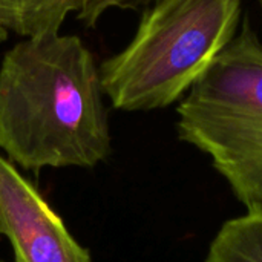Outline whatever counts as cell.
Here are the masks:
<instances>
[{
  "label": "cell",
  "instance_id": "obj_9",
  "mask_svg": "<svg viewBox=\"0 0 262 262\" xmlns=\"http://www.w3.org/2000/svg\"><path fill=\"white\" fill-rule=\"evenodd\" d=\"M259 2V8H261V17H262V0H258Z\"/></svg>",
  "mask_w": 262,
  "mask_h": 262
},
{
  "label": "cell",
  "instance_id": "obj_8",
  "mask_svg": "<svg viewBox=\"0 0 262 262\" xmlns=\"http://www.w3.org/2000/svg\"><path fill=\"white\" fill-rule=\"evenodd\" d=\"M6 35H8V31L5 29V26L0 23V40H5L6 38Z\"/></svg>",
  "mask_w": 262,
  "mask_h": 262
},
{
  "label": "cell",
  "instance_id": "obj_4",
  "mask_svg": "<svg viewBox=\"0 0 262 262\" xmlns=\"http://www.w3.org/2000/svg\"><path fill=\"white\" fill-rule=\"evenodd\" d=\"M0 235L11 243L15 262H92L35 186L2 155Z\"/></svg>",
  "mask_w": 262,
  "mask_h": 262
},
{
  "label": "cell",
  "instance_id": "obj_2",
  "mask_svg": "<svg viewBox=\"0 0 262 262\" xmlns=\"http://www.w3.org/2000/svg\"><path fill=\"white\" fill-rule=\"evenodd\" d=\"M241 0H155L129 45L100 66L104 95L120 111L180 100L239 29Z\"/></svg>",
  "mask_w": 262,
  "mask_h": 262
},
{
  "label": "cell",
  "instance_id": "obj_6",
  "mask_svg": "<svg viewBox=\"0 0 262 262\" xmlns=\"http://www.w3.org/2000/svg\"><path fill=\"white\" fill-rule=\"evenodd\" d=\"M204 262H262V216L247 213L224 223Z\"/></svg>",
  "mask_w": 262,
  "mask_h": 262
},
{
  "label": "cell",
  "instance_id": "obj_7",
  "mask_svg": "<svg viewBox=\"0 0 262 262\" xmlns=\"http://www.w3.org/2000/svg\"><path fill=\"white\" fill-rule=\"evenodd\" d=\"M155 0H83L81 9L77 12V17L83 25L94 26L98 18L109 9H138L143 6H149Z\"/></svg>",
  "mask_w": 262,
  "mask_h": 262
},
{
  "label": "cell",
  "instance_id": "obj_3",
  "mask_svg": "<svg viewBox=\"0 0 262 262\" xmlns=\"http://www.w3.org/2000/svg\"><path fill=\"white\" fill-rule=\"evenodd\" d=\"M177 114L180 138L212 160L247 213L262 216V43L247 18Z\"/></svg>",
  "mask_w": 262,
  "mask_h": 262
},
{
  "label": "cell",
  "instance_id": "obj_1",
  "mask_svg": "<svg viewBox=\"0 0 262 262\" xmlns=\"http://www.w3.org/2000/svg\"><path fill=\"white\" fill-rule=\"evenodd\" d=\"M0 149L26 170L92 169L112 137L100 68L75 35L26 37L0 64Z\"/></svg>",
  "mask_w": 262,
  "mask_h": 262
},
{
  "label": "cell",
  "instance_id": "obj_10",
  "mask_svg": "<svg viewBox=\"0 0 262 262\" xmlns=\"http://www.w3.org/2000/svg\"><path fill=\"white\" fill-rule=\"evenodd\" d=\"M2 262H5V261H2Z\"/></svg>",
  "mask_w": 262,
  "mask_h": 262
},
{
  "label": "cell",
  "instance_id": "obj_5",
  "mask_svg": "<svg viewBox=\"0 0 262 262\" xmlns=\"http://www.w3.org/2000/svg\"><path fill=\"white\" fill-rule=\"evenodd\" d=\"M81 5L83 0H0V23L25 38L58 34L66 17Z\"/></svg>",
  "mask_w": 262,
  "mask_h": 262
}]
</instances>
